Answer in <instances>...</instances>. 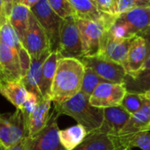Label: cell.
<instances>
[{"mask_svg":"<svg viewBox=\"0 0 150 150\" xmlns=\"http://www.w3.org/2000/svg\"><path fill=\"white\" fill-rule=\"evenodd\" d=\"M84 70L78 59H59L50 94L54 104L63 103L80 92Z\"/></svg>","mask_w":150,"mask_h":150,"instance_id":"obj_1","label":"cell"},{"mask_svg":"<svg viewBox=\"0 0 150 150\" xmlns=\"http://www.w3.org/2000/svg\"><path fill=\"white\" fill-rule=\"evenodd\" d=\"M54 111L58 116L73 118L77 124L84 127L88 134L98 130L104 120V109L93 106L90 98L81 91L63 103L54 104Z\"/></svg>","mask_w":150,"mask_h":150,"instance_id":"obj_2","label":"cell"},{"mask_svg":"<svg viewBox=\"0 0 150 150\" xmlns=\"http://www.w3.org/2000/svg\"><path fill=\"white\" fill-rule=\"evenodd\" d=\"M150 29V4L139 5L118 16L110 32L118 38L142 35Z\"/></svg>","mask_w":150,"mask_h":150,"instance_id":"obj_3","label":"cell"},{"mask_svg":"<svg viewBox=\"0 0 150 150\" xmlns=\"http://www.w3.org/2000/svg\"><path fill=\"white\" fill-rule=\"evenodd\" d=\"M58 53L61 58L81 60L84 56L76 16H69L62 21Z\"/></svg>","mask_w":150,"mask_h":150,"instance_id":"obj_4","label":"cell"},{"mask_svg":"<svg viewBox=\"0 0 150 150\" xmlns=\"http://www.w3.org/2000/svg\"><path fill=\"white\" fill-rule=\"evenodd\" d=\"M40 25L43 27L50 47L51 52H58L60 44V29L62 18L50 7L47 0H40L31 8Z\"/></svg>","mask_w":150,"mask_h":150,"instance_id":"obj_5","label":"cell"},{"mask_svg":"<svg viewBox=\"0 0 150 150\" xmlns=\"http://www.w3.org/2000/svg\"><path fill=\"white\" fill-rule=\"evenodd\" d=\"M27 137L26 124L22 112L16 109L9 115H0V147L7 149Z\"/></svg>","mask_w":150,"mask_h":150,"instance_id":"obj_6","label":"cell"},{"mask_svg":"<svg viewBox=\"0 0 150 150\" xmlns=\"http://www.w3.org/2000/svg\"><path fill=\"white\" fill-rule=\"evenodd\" d=\"M80 61L85 68L92 69L105 82L124 83L127 72L122 65L99 56H83Z\"/></svg>","mask_w":150,"mask_h":150,"instance_id":"obj_7","label":"cell"},{"mask_svg":"<svg viewBox=\"0 0 150 150\" xmlns=\"http://www.w3.org/2000/svg\"><path fill=\"white\" fill-rule=\"evenodd\" d=\"M76 19L84 56H97L100 50L102 39L109 29L100 23L77 18Z\"/></svg>","mask_w":150,"mask_h":150,"instance_id":"obj_8","label":"cell"},{"mask_svg":"<svg viewBox=\"0 0 150 150\" xmlns=\"http://www.w3.org/2000/svg\"><path fill=\"white\" fill-rule=\"evenodd\" d=\"M22 45L31 58H40L45 54L51 53L47 34L32 11L28 29Z\"/></svg>","mask_w":150,"mask_h":150,"instance_id":"obj_9","label":"cell"},{"mask_svg":"<svg viewBox=\"0 0 150 150\" xmlns=\"http://www.w3.org/2000/svg\"><path fill=\"white\" fill-rule=\"evenodd\" d=\"M133 37H115L110 29L107 30L102 39L99 53L97 56L119 63L124 67Z\"/></svg>","mask_w":150,"mask_h":150,"instance_id":"obj_10","label":"cell"},{"mask_svg":"<svg viewBox=\"0 0 150 150\" xmlns=\"http://www.w3.org/2000/svg\"><path fill=\"white\" fill-rule=\"evenodd\" d=\"M127 92L124 83H101L90 97V103L102 109L120 106Z\"/></svg>","mask_w":150,"mask_h":150,"instance_id":"obj_11","label":"cell"},{"mask_svg":"<svg viewBox=\"0 0 150 150\" xmlns=\"http://www.w3.org/2000/svg\"><path fill=\"white\" fill-rule=\"evenodd\" d=\"M144 102L142 108L131 115L125 127L119 134V141L123 148V142L136 134L142 132H150V91L145 92Z\"/></svg>","mask_w":150,"mask_h":150,"instance_id":"obj_12","label":"cell"},{"mask_svg":"<svg viewBox=\"0 0 150 150\" xmlns=\"http://www.w3.org/2000/svg\"><path fill=\"white\" fill-rule=\"evenodd\" d=\"M58 117L53 111L46 127L35 136L28 137L31 150H65L59 138Z\"/></svg>","mask_w":150,"mask_h":150,"instance_id":"obj_13","label":"cell"},{"mask_svg":"<svg viewBox=\"0 0 150 150\" xmlns=\"http://www.w3.org/2000/svg\"><path fill=\"white\" fill-rule=\"evenodd\" d=\"M77 18L103 24L110 29L118 17L102 13L94 0H69Z\"/></svg>","mask_w":150,"mask_h":150,"instance_id":"obj_14","label":"cell"},{"mask_svg":"<svg viewBox=\"0 0 150 150\" xmlns=\"http://www.w3.org/2000/svg\"><path fill=\"white\" fill-rule=\"evenodd\" d=\"M0 78L3 81H19L22 78L18 53L0 42Z\"/></svg>","mask_w":150,"mask_h":150,"instance_id":"obj_15","label":"cell"},{"mask_svg":"<svg viewBox=\"0 0 150 150\" xmlns=\"http://www.w3.org/2000/svg\"><path fill=\"white\" fill-rule=\"evenodd\" d=\"M148 54V46L146 39L142 35L133 37L127 61L124 65L127 75L135 76L139 75L145 64Z\"/></svg>","mask_w":150,"mask_h":150,"instance_id":"obj_16","label":"cell"},{"mask_svg":"<svg viewBox=\"0 0 150 150\" xmlns=\"http://www.w3.org/2000/svg\"><path fill=\"white\" fill-rule=\"evenodd\" d=\"M52 103L51 97H44L40 99L36 109L26 121L27 137L35 136L46 127L51 116L50 109Z\"/></svg>","mask_w":150,"mask_h":150,"instance_id":"obj_17","label":"cell"},{"mask_svg":"<svg viewBox=\"0 0 150 150\" xmlns=\"http://www.w3.org/2000/svg\"><path fill=\"white\" fill-rule=\"evenodd\" d=\"M130 114L120 105L104 109V120L98 129L113 137H118L121 129L130 118Z\"/></svg>","mask_w":150,"mask_h":150,"instance_id":"obj_18","label":"cell"},{"mask_svg":"<svg viewBox=\"0 0 150 150\" xmlns=\"http://www.w3.org/2000/svg\"><path fill=\"white\" fill-rule=\"evenodd\" d=\"M123 149L118 137H113L99 130L89 133L85 139L73 150Z\"/></svg>","mask_w":150,"mask_h":150,"instance_id":"obj_19","label":"cell"},{"mask_svg":"<svg viewBox=\"0 0 150 150\" xmlns=\"http://www.w3.org/2000/svg\"><path fill=\"white\" fill-rule=\"evenodd\" d=\"M60 58L61 57L58 52H51L43 62L40 83V90L42 98L50 97L51 88Z\"/></svg>","mask_w":150,"mask_h":150,"instance_id":"obj_20","label":"cell"},{"mask_svg":"<svg viewBox=\"0 0 150 150\" xmlns=\"http://www.w3.org/2000/svg\"><path fill=\"white\" fill-rule=\"evenodd\" d=\"M0 94L3 95L16 109L20 110L27 98L28 91L19 81H3L0 82Z\"/></svg>","mask_w":150,"mask_h":150,"instance_id":"obj_21","label":"cell"},{"mask_svg":"<svg viewBox=\"0 0 150 150\" xmlns=\"http://www.w3.org/2000/svg\"><path fill=\"white\" fill-rule=\"evenodd\" d=\"M30 14L31 9L21 3H18L13 4L8 16V19L17 32L21 43H23L28 29Z\"/></svg>","mask_w":150,"mask_h":150,"instance_id":"obj_22","label":"cell"},{"mask_svg":"<svg viewBox=\"0 0 150 150\" xmlns=\"http://www.w3.org/2000/svg\"><path fill=\"white\" fill-rule=\"evenodd\" d=\"M49 54L50 53L45 54L40 58H31V64L29 69L25 76L20 80L28 91L35 93L40 98H42L40 90L41 69L43 62H45L46 58L49 55Z\"/></svg>","mask_w":150,"mask_h":150,"instance_id":"obj_23","label":"cell"},{"mask_svg":"<svg viewBox=\"0 0 150 150\" xmlns=\"http://www.w3.org/2000/svg\"><path fill=\"white\" fill-rule=\"evenodd\" d=\"M88 132L82 125H76L63 130H59V138L65 150L75 149L87 136Z\"/></svg>","mask_w":150,"mask_h":150,"instance_id":"obj_24","label":"cell"},{"mask_svg":"<svg viewBox=\"0 0 150 150\" xmlns=\"http://www.w3.org/2000/svg\"><path fill=\"white\" fill-rule=\"evenodd\" d=\"M124 85L128 92L145 93L150 91V70L142 71L135 76L127 75Z\"/></svg>","mask_w":150,"mask_h":150,"instance_id":"obj_25","label":"cell"},{"mask_svg":"<svg viewBox=\"0 0 150 150\" xmlns=\"http://www.w3.org/2000/svg\"><path fill=\"white\" fill-rule=\"evenodd\" d=\"M0 42L16 49L18 54L25 49L17 32L12 27L8 18L0 25Z\"/></svg>","mask_w":150,"mask_h":150,"instance_id":"obj_26","label":"cell"},{"mask_svg":"<svg viewBox=\"0 0 150 150\" xmlns=\"http://www.w3.org/2000/svg\"><path fill=\"white\" fill-rule=\"evenodd\" d=\"M101 83H105V81L100 78L92 69L90 68H85L80 91L90 98L98 85Z\"/></svg>","mask_w":150,"mask_h":150,"instance_id":"obj_27","label":"cell"},{"mask_svg":"<svg viewBox=\"0 0 150 150\" xmlns=\"http://www.w3.org/2000/svg\"><path fill=\"white\" fill-rule=\"evenodd\" d=\"M144 102V94L138 92H127L120 106L125 109L130 115L137 112Z\"/></svg>","mask_w":150,"mask_h":150,"instance_id":"obj_28","label":"cell"},{"mask_svg":"<svg viewBox=\"0 0 150 150\" xmlns=\"http://www.w3.org/2000/svg\"><path fill=\"white\" fill-rule=\"evenodd\" d=\"M123 148H139L142 150H150V132H142L134 134L123 142Z\"/></svg>","mask_w":150,"mask_h":150,"instance_id":"obj_29","label":"cell"},{"mask_svg":"<svg viewBox=\"0 0 150 150\" xmlns=\"http://www.w3.org/2000/svg\"><path fill=\"white\" fill-rule=\"evenodd\" d=\"M52 10L62 19L69 16H75L74 9L69 0H47Z\"/></svg>","mask_w":150,"mask_h":150,"instance_id":"obj_30","label":"cell"},{"mask_svg":"<svg viewBox=\"0 0 150 150\" xmlns=\"http://www.w3.org/2000/svg\"><path fill=\"white\" fill-rule=\"evenodd\" d=\"M40 98H41L39 97L38 95H36L35 93H33V92L28 91L27 98L25 101V103L23 104L21 109L19 110L22 112V114H23V117H24V120L25 121V124H26V121H27L29 116L36 109V107H37V105H38Z\"/></svg>","mask_w":150,"mask_h":150,"instance_id":"obj_31","label":"cell"},{"mask_svg":"<svg viewBox=\"0 0 150 150\" xmlns=\"http://www.w3.org/2000/svg\"><path fill=\"white\" fill-rule=\"evenodd\" d=\"M139 5L142 4L138 0H115L116 15L118 17Z\"/></svg>","mask_w":150,"mask_h":150,"instance_id":"obj_32","label":"cell"},{"mask_svg":"<svg viewBox=\"0 0 150 150\" xmlns=\"http://www.w3.org/2000/svg\"><path fill=\"white\" fill-rule=\"evenodd\" d=\"M94 1L98 10L102 13L117 17L115 12V0H94Z\"/></svg>","mask_w":150,"mask_h":150,"instance_id":"obj_33","label":"cell"},{"mask_svg":"<svg viewBox=\"0 0 150 150\" xmlns=\"http://www.w3.org/2000/svg\"><path fill=\"white\" fill-rule=\"evenodd\" d=\"M142 36H143L146 40H147V46H148V54H147V59L145 62V64L143 66V69L142 70V71H147V70H150V29L149 31L143 33L142 34Z\"/></svg>","mask_w":150,"mask_h":150,"instance_id":"obj_34","label":"cell"},{"mask_svg":"<svg viewBox=\"0 0 150 150\" xmlns=\"http://www.w3.org/2000/svg\"><path fill=\"white\" fill-rule=\"evenodd\" d=\"M5 150H31L30 143H29V138L25 137L18 144H16V145H14V146H12V147Z\"/></svg>","mask_w":150,"mask_h":150,"instance_id":"obj_35","label":"cell"},{"mask_svg":"<svg viewBox=\"0 0 150 150\" xmlns=\"http://www.w3.org/2000/svg\"><path fill=\"white\" fill-rule=\"evenodd\" d=\"M14 2L15 0H3V3H4V12H5V15L8 18V16L11 12V10L14 4Z\"/></svg>","mask_w":150,"mask_h":150,"instance_id":"obj_36","label":"cell"},{"mask_svg":"<svg viewBox=\"0 0 150 150\" xmlns=\"http://www.w3.org/2000/svg\"><path fill=\"white\" fill-rule=\"evenodd\" d=\"M39 1H40V0H22L21 4H25V6H27V7H29V8L31 9V8H32L33 5H35Z\"/></svg>","mask_w":150,"mask_h":150,"instance_id":"obj_37","label":"cell"},{"mask_svg":"<svg viewBox=\"0 0 150 150\" xmlns=\"http://www.w3.org/2000/svg\"><path fill=\"white\" fill-rule=\"evenodd\" d=\"M142 5H144V4H150V0H138Z\"/></svg>","mask_w":150,"mask_h":150,"instance_id":"obj_38","label":"cell"},{"mask_svg":"<svg viewBox=\"0 0 150 150\" xmlns=\"http://www.w3.org/2000/svg\"><path fill=\"white\" fill-rule=\"evenodd\" d=\"M22 2V0H15V2H14V4H18V3H21Z\"/></svg>","mask_w":150,"mask_h":150,"instance_id":"obj_39","label":"cell"},{"mask_svg":"<svg viewBox=\"0 0 150 150\" xmlns=\"http://www.w3.org/2000/svg\"><path fill=\"white\" fill-rule=\"evenodd\" d=\"M120 150H131V149H129V148H126V149H120Z\"/></svg>","mask_w":150,"mask_h":150,"instance_id":"obj_40","label":"cell"},{"mask_svg":"<svg viewBox=\"0 0 150 150\" xmlns=\"http://www.w3.org/2000/svg\"><path fill=\"white\" fill-rule=\"evenodd\" d=\"M0 150H5V149H4L3 148H1V147H0Z\"/></svg>","mask_w":150,"mask_h":150,"instance_id":"obj_41","label":"cell"},{"mask_svg":"<svg viewBox=\"0 0 150 150\" xmlns=\"http://www.w3.org/2000/svg\"><path fill=\"white\" fill-rule=\"evenodd\" d=\"M0 82H1V78H0Z\"/></svg>","mask_w":150,"mask_h":150,"instance_id":"obj_42","label":"cell"},{"mask_svg":"<svg viewBox=\"0 0 150 150\" xmlns=\"http://www.w3.org/2000/svg\"><path fill=\"white\" fill-rule=\"evenodd\" d=\"M149 131H150V128H149Z\"/></svg>","mask_w":150,"mask_h":150,"instance_id":"obj_43","label":"cell"}]
</instances>
